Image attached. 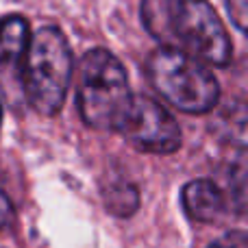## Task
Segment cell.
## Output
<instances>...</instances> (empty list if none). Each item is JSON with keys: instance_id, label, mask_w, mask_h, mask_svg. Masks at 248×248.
<instances>
[{"instance_id": "cell-1", "label": "cell", "mask_w": 248, "mask_h": 248, "mask_svg": "<svg viewBox=\"0 0 248 248\" xmlns=\"http://www.w3.org/2000/svg\"><path fill=\"white\" fill-rule=\"evenodd\" d=\"M141 22L163 48L205 65L224 68L233 59L231 37L207 0H141Z\"/></svg>"}, {"instance_id": "cell-2", "label": "cell", "mask_w": 248, "mask_h": 248, "mask_svg": "<svg viewBox=\"0 0 248 248\" xmlns=\"http://www.w3.org/2000/svg\"><path fill=\"white\" fill-rule=\"evenodd\" d=\"M22 85L29 105L42 116H57L61 111L72 83V50L57 26H44L22 55Z\"/></svg>"}, {"instance_id": "cell-3", "label": "cell", "mask_w": 248, "mask_h": 248, "mask_svg": "<svg viewBox=\"0 0 248 248\" xmlns=\"http://www.w3.org/2000/svg\"><path fill=\"white\" fill-rule=\"evenodd\" d=\"M126 70L113 52L94 48L78 65V111L87 126L116 131L131 105Z\"/></svg>"}, {"instance_id": "cell-4", "label": "cell", "mask_w": 248, "mask_h": 248, "mask_svg": "<svg viewBox=\"0 0 248 248\" xmlns=\"http://www.w3.org/2000/svg\"><path fill=\"white\" fill-rule=\"evenodd\" d=\"M153 87L179 111L207 113L220 100V83L202 61L174 48H157L146 63Z\"/></svg>"}, {"instance_id": "cell-5", "label": "cell", "mask_w": 248, "mask_h": 248, "mask_svg": "<svg viewBox=\"0 0 248 248\" xmlns=\"http://www.w3.org/2000/svg\"><path fill=\"white\" fill-rule=\"evenodd\" d=\"M116 131L141 153L170 155L181 146V128L172 113L144 94H133Z\"/></svg>"}, {"instance_id": "cell-6", "label": "cell", "mask_w": 248, "mask_h": 248, "mask_svg": "<svg viewBox=\"0 0 248 248\" xmlns=\"http://www.w3.org/2000/svg\"><path fill=\"white\" fill-rule=\"evenodd\" d=\"M185 214L201 224H214L227 209V196L220 185L209 179L189 181L181 192Z\"/></svg>"}, {"instance_id": "cell-7", "label": "cell", "mask_w": 248, "mask_h": 248, "mask_svg": "<svg viewBox=\"0 0 248 248\" xmlns=\"http://www.w3.org/2000/svg\"><path fill=\"white\" fill-rule=\"evenodd\" d=\"M31 42V26L22 16H4L0 20V61H20Z\"/></svg>"}, {"instance_id": "cell-8", "label": "cell", "mask_w": 248, "mask_h": 248, "mask_svg": "<svg viewBox=\"0 0 248 248\" xmlns=\"http://www.w3.org/2000/svg\"><path fill=\"white\" fill-rule=\"evenodd\" d=\"M103 201L109 214L126 218L135 214L140 207V194L131 183H111L103 189Z\"/></svg>"}, {"instance_id": "cell-9", "label": "cell", "mask_w": 248, "mask_h": 248, "mask_svg": "<svg viewBox=\"0 0 248 248\" xmlns=\"http://www.w3.org/2000/svg\"><path fill=\"white\" fill-rule=\"evenodd\" d=\"M227 13L231 16L233 24L240 33H246V20H248V0H222Z\"/></svg>"}, {"instance_id": "cell-10", "label": "cell", "mask_w": 248, "mask_h": 248, "mask_svg": "<svg viewBox=\"0 0 248 248\" xmlns=\"http://www.w3.org/2000/svg\"><path fill=\"white\" fill-rule=\"evenodd\" d=\"M209 248H248L246 233H244V231L224 233V235H222V237H218V240H216Z\"/></svg>"}, {"instance_id": "cell-11", "label": "cell", "mask_w": 248, "mask_h": 248, "mask_svg": "<svg viewBox=\"0 0 248 248\" xmlns=\"http://www.w3.org/2000/svg\"><path fill=\"white\" fill-rule=\"evenodd\" d=\"M16 220V209H13V202L9 201V196L0 189V231L9 229Z\"/></svg>"}, {"instance_id": "cell-12", "label": "cell", "mask_w": 248, "mask_h": 248, "mask_svg": "<svg viewBox=\"0 0 248 248\" xmlns=\"http://www.w3.org/2000/svg\"><path fill=\"white\" fill-rule=\"evenodd\" d=\"M0 124H2V107H0Z\"/></svg>"}]
</instances>
